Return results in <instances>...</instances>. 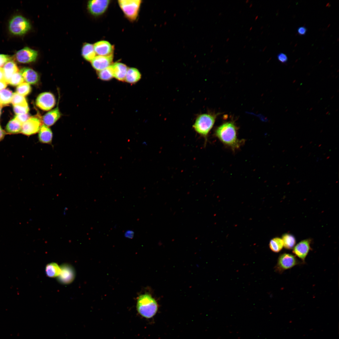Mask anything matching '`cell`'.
<instances>
[{
  "mask_svg": "<svg viewBox=\"0 0 339 339\" xmlns=\"http://www.w3.org/2000/svg\"><path fill=\"white\" fill-rule=\"evenodd\" d=\"M60 267L54 262L48 264L46 267V274L50 277H57L60 274Z\"/></svg>",
  "mask_w": 339,
  "mask_h": 339,
  "instance_id": "24",
  "label": "cell"
},
{
  "mask_svg": "<svg viewBox=\"0 0 339 339\" xmlns=\"http://www.w3.org/2000/svg\"><path fill=\"white\" fill-rule=\"evenodd\" d=\"M30 117V115L28 113L17 115L14 118L17 119L21 123L23 124Z\"/></svg>",
  "mask_w": 339,
  "mask_h": 339,
  "instance_id": "32",
  "label": "cell"
},
{
  "mask_svg": "<svg viewBox=\"0 0 339 339\" xmlns=\"http://www.w3.org/2000/svg\"><path fill=\"white\" fill-rule=\"evenodd\" d=\"M5 133L4 131L2 129L0 126V141H1L4 138Z\"/></svg>",
  "mask_w": 339,
  "mask_h": 339,
  "instance_id": "38",
  "label": "cell"
},
{
  "mask_svg": "<svg viewBox=\"0 0 339 339\" xmlns=\"http://www.w3.org/2000/svg\"><path fill=\"white\" fill-rule=\"evenodd\" d=\"M29 21L21 15L14 16L10 20L9 29L12 34L22 35L28 32L30 29Z\"/></svg>",
  "mask_w": 339,
  "mask_h": 339,
  "instance_id": "6",
  "label": "cell"
},
{
  "mask_svg": "<svg viewBox=\"0 0 339 339\" xmlns=\"http://www.w3.org/2000/svg\"><path fill=\"white\" fill-rule=\"evenodd\" d=\"M93 46L96 54L98 56H108L113 55V46L107 41H100Z\"/></svg>",
  "mask_w": 339,
  "mask_h": 339,
  "instance_id": "13",
  "label": "cell"
},
{
  "mask_svg": "<svg viewBox=\"0 0 339 339\" xmlns=\"http://www.w3.org/2000/svg\"><path fill=\"white\" fill-rule=\"evenodd\" d=\"M217 114L213 113H201L196 117L192 127L194 130L204 138L206 142L210 131L215 122Z\"/></svg>",
  "mask_w": 339,
  "mask_h": 339,
  "instance_id": "2",
  "label": "cell"
},
{
  "mask_svg": "<svg viewBox=\"0 0 339 339\" xmlns=\"http://www.w3.org/2000/svg\"><path fill=\"white\" fill-rule=\"evenodd\" d=\"M20 73L24 80L29 84H35L37 83L39 80L38 74L31 68L24 67L21 69Z\"/></svg>",
  "mask_w": 339,
  "mask_h": 339,
  "instance_id": "15",
  "label": "cell"
},
{
  "mask_svg": "<svg viewBox=\"0 0 339 339\" xmlns=\"http://www.w3.org/2000/svg\"><path fill=\"white\" fill-rule=\"evenodd\" d=\"M99 78L102 80H109L114 77L112 65L107 68L98 72Z\"/></svg>",
  "mask_w": 339,
  "mask_h": 339,
  "instance_id": "27",
  "label": "cell"
},
{
  "mask_svg": "<svg viewBox=\"0 0 339 339\" xmlns=\"http://www.w3.org/2000/svg\"><path fill=\"white\" fill-rule=\"evenodd\" d=\"M24 81V78L20 72H17L12 76L8 83L15 86L19 85Z\"/></svg>",
  "mask_w": 339,
  "mask_h": 339,
  "instance_id": "30",
  "label": "cell"
},
{
  "mask_svg": "<svg viewBox=\"0 0 339 339\" xmlns=\"http://www.w3.org/2000/svg\"><path fill=\"white\" fill-rule=\"evenodd\" d=\"M114 74V77L120 81L125 80V78L128 69L126 66L121 62H116L112 65Z\"/></svg>",
  "mask_w": 339,
  "mask_h": 339,
  "instance_id": "17",
  "label": "cell"
},
{
  "mask_svg": "<svg viewBox=\"0 0 339 339\" xmlns=\"http://www.w3.org/2000/svg\"><path fill=\"white\" fill-rule=\"evenodd\" d=\"M118 4L126 16L131 21L135 20L139 13L141 1L140 0H120Z\"/></svg>",
  "mask_w": 339,
  "mask_h": 339,
  "instance_id": "4",
  "label": "cell"
},
{
  "mask_svg": "<svg viewBox=\"0 0 339 339\" xmlns=\"http://www.w3.org/2000/svg\"><path fill=\"white\" fill-rule=\"evenodd\" d=\"M52 132L48 126L42 124L39 131L38 139L40 142L43 143L50 144L52 142Z\"/></svg>",
  "mask_w": 339,
  "mask_h": 339,
  "instance_id": "18",
  "label": "cell"
},
{
  "mask_svg": "<svg viewBox=\"0 0 339 339\" xmlns=\"http://www.w3.org/2000/svg\"><path fill=\"white\" fill-rule=\"evenodd\" d=\"M283 246V242L282 239L279 237L273 238L270 241L269 247L270 250L275 253L279 252Z\"/></svg>",
  "mask_w": 339,
  "mask_h": 339,
  "instance_id": "26",
  "label": "cell"
},
{
  "mask_svg": "<svg viewBox=\"0 0 339 339\" xmlns=\"http://www.w3.org/2000/svg\"><path fill=\"white\" fill-rule=\"evenodd\" d=\"M13 93L8 89L0 90V104L7 105L11 102Z\"/></svg>",
  "mask_w": 339,
  "mask_h": 339,
  "instance_id": "23",
  "label": "cell"
},
{
  "mask_svg": "<svg viewBox=\"0 0 339 339\" xmlns=\"http://www.w3.org/2000/svg\"><path fill=\"white\" fill-rule=\"evenodd\" d=\"M137 309L142 316L146 318H150L156 314L158 305L156 300L150 295L145 294L138 297Z\"/></svg>",
  "mask_w": 339,
  "mask_h": 339,
  "instance_id": "3",
  "label": "cell"
},
{
  "mask_svg": "<svg viewBox=\"0 0 339 339\" xmlns=\"http://www.w3.org/2000/svg\"><path fill=\"white\" fill-rule=\"evenodd\" d=\"M2 107V106L0 104V114H1Z\"/></svg>",
  "mask_w": 339,
  "mask_h": 339,
  "instance_id": "40",
  "label": "cell"
},
{
  "mask_svg": "<svg viewBox=\"0 0 339 339\" xmlns=\"http://www.w3.org/2000/svg\"><path fill=\"white\" fill-rule=\"evenodd\" d=\"M307 31V28L304 26L299 27L297 29L298 34L300 35H304L306 34Z\"/></svg>",
  "mask_w": 339,
  "mask_h": 339,
  "instance_id": "36",
  "label": "cell"
},
{
  "mask_svg": "<svg viewBox=\"0 0 339 339\" xmlns=\"http://www.w3.org/2000/svg\"><path fill=\"white\" fill-rule=\"evenodd\" d=\"M4 80V75L3 69L0 68V81Z\"/></svg>",
  "mask_w": 339,
  "mask_h": 339,
  "instance_id": "39",
  "label": "cell"
},
{
  "mask_svg": "<svg viewBox=\"0 0 339 339\" xmlns=\"http://www.w3.org/2000/svg\"><path fill=\"white\" fill-rule=\"evenodd\" d=\"M237 131L235 123L229 121L218 126L215 130V135L224 144L234 151L239 148L242 143L237 137Z\"/></svg>",
  "mask_w": 339,
  "mask_h": 339,
  "instance_id": "1",
  "label": "cell"
},
{
  "mask_svg": "<svg viewBox=\"0 0 339 339\" xmlns=\"http://www.w3.org/2000/svg\"><path fill=\"white\" fill-rule=\"evenodd\" d=\"M37 55L36 51L28 47H25L16 53L15 58L19 62L29 63L35 61Z\"/></svg>",
  "mask_w": 339,
  "mask_h": 339,
  "instance_id": "9",
  "label": "cell"
},
{
  "mask_svg": "<svg viewBox=\"0 0 339 339\" xmlns=\"http://www.w3.org/2000/svg\"><path fill=\"white\" fill-rule=\"evenodd\" d=\"M12 58L9 56L0 54V68L3 66L8 61L11 60Z\"/></svg>",
  "mask_w": 339,
  "mask_h": 339,
  "instance_id": "33",
  "label": "cell"
},
{
  "mask_svg": "<svg viewBox=\"0 0 339 339\" xmlns=\"http://www.w3.org/2000/svg\"><path fill=\"white\" fill-rule=\"evenodd\" d=\"M60 267V272L57 277L58 281L65 284L72 282L75 277V272L73 267L68 264H63Z\"/></svg>",
  "mask_w": 339,
  "mask_h": 339,
  "instance_id": "10",
  "label": "cell"
},
{
  "mask_svg": "<svg viewBox=\"0 0 339 339\" xmlns=\"http://www.w3.org/2000/svg\"><path fill=\"white\" fill-rule=\"evenodd\" d=\"M110 3V1L109 0H90L88 3V8L93 15H100L105 11Z\"/></svg>",
  "mask_w": 339,
  "mask_h": 339,
  "instance_id": "11",
  "label": "cell"
},
{
  "mask_svg": "<svg viewBox=\"0 0 339 339\" xmlns=\"http://www.w3.org/2000/svg\"><path fill=\"white\" fill-rule=\"evenodd\" d=\"M41 118L39 116H32L22 124L21 132L30 136L39 132L42 124Z\"/></svg>",
  "mask_w": 339,
  "mask_h": 339,
  "instance_id": "7",
  "label": "cell"
},
{
  "mask_svg": "<svg viewBox=\"0 0 339 339\" xmlns=\"http://www.w3.org/2000/svg\"><path fill=\"white\" fill-rule=\"evenodd\" d=\"M7 83L4 80L0 81V90L3 89L7 86Z\"/></svg>",
  "mask_w": 339,
  "mask_h": 339,
  "instance_id": "37",
  "label": "cell"
},
{
  "mask_svg": "<svg viewBox=\"0 0 339 339\" xmlns=\"http://www.w3.org/2000/svg\"><path fill=\"white\" fill-rule=\"evenodd\" d=\"M3 68L4 72V80L7 83H8L12 76L19 71L16 64L11 60L7 62L3 66Z\"/></svg>",
  "mask_w": 339,
  "mask_h": 339,
  "instance_id": "19",
  "label": "cell"
},
{
  "mask_svg": "<svg viewBox=\"0 0 339 339\" xmlns=\"http://www.w3.org/2000/svg\"><path fill=\"white\" fill-rule=\"evenodd\" d=\"M61 113L58 106L54 109L46 114L43 117L42 121L44 124L49 126L53 125L60 118Z\"/></svg>",
  "mask_w": 339,
  "mask_h": 339,
  "instance_id": "16",
  "label": "cell"
},
{
  "mask_svg": "<svg viewBox=\"0 0 339 339\" xmlns=\"http://www.w3.org/2000/svg\"><path fill=\"white\" fill-rule=\"evenodd\" d=\"M35 104L36 106L41 110H49L55 105L56 100L55 96L49 92L42 93L37 96Z\"/></svg>",
  "mask_w": 339,
  "mask_h": 339,
  "instance_id": "8",
  "label": "cell"
},
{
  "mask_svg": "<svg viewBox=\"0 0 339 339\" xmlns=\"http://www.w3.org/2000/svg\"><path fill=\"white\" fill-rule=\"evenodd\" d=\"M22 124L19 121L14 118L7 124L6 127V131L9 134L19 133L21 132Z\"/></svg>",
  "mask_w": 339,
  "mask_h": 339,
  "instance_id": "22",
  "label": "cell"
},
{
  "mask_svg": "<svg viewBox=\"0 0 339 339\" xmlns=\"http://www.w3.org/2000/svg\"><path fill=\"white\" fill-rule=\"evenodd\" d=\"M282 239L283 246L288 250L293 248L296 244V239L294 236L289 234H285L282 236Z\"/></svg>",
  "mask_w": 339,
  "mask_h": 339,
  "instance_id": "25",
  "label": "cell"
},
{
  "mask_svg": "<svg viewBox=\"0 0 339 339\" xmlns=\"http://www.w3.org/2000/svg\"><path fill=\"white\" fill-rule=\"evenodd\" d=\"M277 58L279 62L282 63L286 62L288 60L287 55L283 53H279L277 56Z\"/></svg>",
  "mask_w": 339,
  "mask_h": 339,
  "instance_id": "34",
  "label": "cell"
},
{
  "mask_svg": "<svg viewBox=\"0 0 339 339\" xmlns=\"http://www.w3.org/2000/svg\"><path fill=\"white\" fill-rule=\"evenodd\" d=\"M11 102L13 105L28 106L27 102L25 97L17 93H13Z\"/></svg>",
  "mask_w": 339,
  "mask_h": 339,
  "instance_id": "28",
  "label": "cell"
},
{
  "mask_svg": "<svg viewBox=\"0 0 339 339\" xmlns=\"http://www.w3.org/2000/svg\"><path fill=\"white\" fill-rule=\"evenodd\" d=\"M113 55L108 56H96L91 61L93 67L98 71L102 70L111 65Z\"/></svg>",
  "mask_w": 339,
  "mask_h": 339,
  "instance_id": "14",
  "label": "cell"
},
{
  "mask_svg": "<svg viewBox=\"0 0 339 339\" xmlns=\"http://www.w3.org/2000/svg\"><path fill=\"white\" fill-rule=\"evenodd\" d=\"M141 78V74L137 69L133 67L128 68L125 80L130 83H133L138 81Z\"/></svg>",
  "mask_w": 339,
  "mask_h": 339,
  "instance_id": "20",
  "label": "cell"
},
{
  "mask_svg": "<svg viewBox=\"0 0 339 339\" xmlns=\"http://www.w3.org/2000/svg\"><path fill=\"white\" fill-rule=\"evenodd\" d=\"M302 263L295 256L290 254L284 253L279 256L274 269L276 272L282 274L285 271Z\"/></svg>",
  "mask_w": 339,
  "mask_h": 339,
  "instance_id": "5",
  "label": "cell"
},
{
  "mask_svg": "<svg viewBox=\"0 0 339 339\" xmlns=\"http://www.w3.org/2000/svg\"><path fill=\"white\" fill-rule=\"evenodd\" d=\"M82 54L85 60L91 61L96 56L94 46L89 43L85 44L82 48Z\"/></svg>",
  "mask_w": 339,
  "mask_h": 339,
  "instance_id": "21",
  "label": "cell"
},
{
  "mask_svg": "<svg viewBox=\"0 0 339 339\" xmlns=\"http://www.w3.org/2000/svg\"><path fill=\"white\" fill-rule=\"evenodd\" d=\"M17 93L23 96L28 95L31 90V88L29 84L27 83H23L20 84L16 88Z\"/></svg>",
  "mask_w": 339,
  "mask_h": 339,
  "instance_id": "29",
  "label": "cell"
},
{
  "mask_svg": "<svg viewBox=\"0 0 339 339\" xmlns=\"http://www.w3.org/2000/svg\"><path fill=\"white\" fill-rule=\"evenodd\" d=\"M13 110L15 113L17 115L28 113L29 109L28 106H25L18 105L13 106Z\"/></svg>",
  "mask_w": 339,
  "mask_h": 339,
  "instance_id": "31",
  "label": "cell"
},
{
  "mask_svg": "<svg viewBox=\"0 0 339 339\" xmlns=\"http://www.w3.org/2000/svg\"><path fill=\"white\" fill-rule=\"evenodd\" d=\"M134 235V231L132 230H127L124 233V237L127 239H132Z\"/></svg>",
  "mask_w": 339,
  "mask_h": 339,
  "instance_id": "35",
  "label": "cell"
},
{
  "mask_svg": "<svg viewBox=\"0 0 339 339\" xmlns=\"http://www.w3.org/2000/svg\"><path fill=\"white\" fill-rule=\"evenodd\" d=\"M310 243V240L306 239L301 241L293 247V252L301 260L304 264L306 257L311 249Z\"/></svg>",
  "mask_w": 339,
  "mask_h": 339,
  "instance_id": "12",
  "label": "cell"
}]
</instances>
